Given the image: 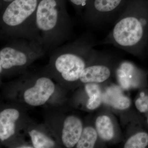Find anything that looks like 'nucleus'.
Listing matches in <instances>:
<instances>
[{
	"instance_id": "1",
	"label": "nucleus",
	"mask_w": 148,
	"mask_h": 148,
	"mask_svg": "<svg viewBox=\"0 0 148 148\" xmlns=\"http://www.w3.org/2000/svg\"><path fill=\"white\" fill-rule=\"evenodd\" d=\"M97 44L93 35L87 33L56 48L53 50L45 73L64 83L79 80L90 59L96 53L94 48Z\"/></svg>"
},
{
	"instance_id": "2",
	"label": "nucleus",
	"mask_w": 148,
	"mask_h": 148,
	"mask_svg": "<svg viewBox=\"0 0 148 148\" xmlns=\"http://www.w3.org/2000/svg\"><path fill=\"white\" fill-rule=\"evenodd\" d=\"M148 41V8L128 3L101 44L110 45L133 54L140 53Z\"/></svg>"
},
{
	"instance_id": "3",
	"label": "nucleus",
	"mask_w": 148,
	"mask_h": 148,
	"mask_svg": "<svg viewBox=\"0 0 148 148\" xmlns=\"http://www.w3.org/2000/svg\"><path fill=\"white\" fill-rule=\"evenodd\" d=\"M35 21L38 36L47 51L53 50L71 38V19L59 0H40Z\"/></svg>"
},
{
	"instance_id": "4",
	"label": "nucleus",
	"mask_w": 148,
	"mask_h": 148,
	"mask_svg": "<svg viewBox=\"0 0 148 148\" xmlns=\"http://www.w3.org/2000/svg\"><path fill=\"white\" fill-rule=\"evenodd\" d=\"M39 2L14 0L2 9L0 15L1 37L7 40L24 38L41 42L35 22Z\"/></svg>"
},
{
	"instance_id": "5",
	"label": "nucleus",
	"mask_w": 148,
	"mask_h": 148,
	"mask_svg": "<svg viewBox=\"0 0 148 148\" xmlns=\"http://www.w3.org/2000/svg\"><path fill=\"white\" fill-rule=\"evenodd\" d=\"M0 50L1 75L18 73L24 71L47 50L42 44L36 40L24 38L8 40Z\"/></svg>"
},
{
	"instance_id": "6",
	"label": "nucleus",
	"mask_w": 148,
	"mask_h": 148,
	"mask_svg": "<svg viewBox=\"0 0 148 148\" xmlns=\"http://www.w3.org/2000/svg\"><path fill=\"white\" fill-rule=\"evenodd\" d=\"M125 0H93L82 13L83 21L92 29L113 26L127 4Z\"/></svg>"
},
{
	"instance_id": "7",
	"label": "nucleus",
	"mask_w": 148,
	"mask_h": 148,
	"mask_svg": "<svg viewBox=\"0 0 148 148\" xmlns=\"http://www.w3.org/2000/svg\"><path fill=\"white\" fill-rule=\"evenodd\" d=\"M45 74V75L37 77L34 85L24 91L23 99L29 106L37 107L44 105L55 91L54 83Z\"/></svg>"
},
{
	"instance_id": "8",
	"label": "nucleus",
	"mask_w": 148,
	"mask_h": 148,
	"mask_svg": "<svg viewBox=\"0 0 148 148\" xmlns=\"http://www.w3.org/2000/svg\"><path fill=\"white\" fill-rule=\"evenodd\" d=\"M81 120L77 117L70 115L63 121L61 132V140L66 148L73 147L77 145L83 131Z\"/></svg>"
},
{
	"instance_id": "9",
	"label": "nucleus",
	"mask_w": 148,
	"mask_h": 148,
	"mask_svg": "<svg viewBox=\"0 0 148 148\" xmlns=\"http://www.w3.org/2000/svg\"><path fill=\"white\" fill-rule=\"evenodd\" d=\"M19 111L14 108L4 109L0 113V139H10L16 132V123L20 118Z\"/></svg>"
},
{
	"instance_id": "10",
	"label": "nucleus",
	"mask_w": 148,
	"mask_h": 148,
	"mask_svg": "<svg viewBox=\"0 0 148 148\" xmlns=\"http://www.w3.org/2000/svg\"><path fill=\"white\" fill-rule=\"evenodd\" d=\"M111 69L105 64H88L83 72L79 80L83 83L104 82L111 76Z\"/></svg>"
},
{
	"instance_id": "11",
	"label": "nucleus",
	"mask_w": 148,
	"mask_h": 148,
	"mask_svg": "<svg viewBox=\"0 0 148 148\" xmlns=\"http://www.w3.org/2000/svg\"><path fill=\"white\" fill-rule=\"evenodd\" d=\"M116 74L121 84L127 88L130 86L131 83H135L138 78L139 72L134 64L128 61H124L116 69Z\"/></svg>"
},
{
	"instance_id": "12",
	"label": "nucleus",
	"mask_w": 148,
	"mask_h": 148,
	"mask_svg": "<svg viewBox=\"0 0 148 148\" xmlns=\"http://www.w3.org/2000/svg\"><path fill=\"white\" fill-rule=\"evenodd\" d=\"M103 99L105 103L118 110H125L129 108L130 105L129 98L123 95L119 88L116 87L109 88L103 96Z\"/></svg>"
},
{
	"instance_id": "13",
	"label": "nucleus",
	"mask_w": 148,
	"mask_h": 148,
	"mask_svg": "<svg viewBox=\"0 0 148 148\" xmlns=\"http://www.w3.org/2000/svg\"><path fill=\"white\" fill-rule=\"evenodd\" d=\"M95 126L97 133L103 140L109 141L114 138V125L109 117L105 115L98 117L95 121Z\"/></svg>"
},
{
	"instance_id": "14",
	"label": "nucleus",
	"mask_w": 148,
	"mask_h": 148,
	"mask_svg": "<svg viewBox=\"0 0 148 148\" xmlns=\"http://www.w3.org/2000/svg\"><path fill=\"white\" fill-rule=\"evenodd\" d=\"M29 134L34 148H50L55 147V142L45 133L39 130H31Z\"/></svg>"
},
{
	"instance_id": "15",
	"label": "nucleus",
	"mask_w": 148,
	"mask_h": 148,
	"mask_svg": "<svg viewBox=\"0 0 148 148\" xmlns=\"http://www.w3.org/2000/svg\"><path fill=\"white\" fill-rule=\"evenodd\" d=\"M85 88L89 97L86 107L89 110H95L101 104L102 95L101 89L98 85L94 83H87L86 85Z\"/></svg>"
},
{
	"instance_id": "16",
	"label": "nucleus",
	"mask_w": 148,
	"mask_h": 148,
	"mask_svg": "<svg viewBox=\"0 0 148 148\" xmlns=\"http://www.w3.org/2000/svg\"><path fill=\"white\" fill-rule=\"evenodd\" d=\"M98 138L97 132L93 127L88 126L83 130L79 140L76 145L77 148L94 147Z\"/></svg>"
},
{
	"instance_id": "17",
	"label": "nucleus",
	"mask_w": 148,
	"mask_h": 148,
	"mask_svg": "<svg viewBox=\"0 0 148 148\" xmlns=\"http://www.w3.org/2000/svg\"><path fill=\"white\" fill-rule=\"evenodd\" d=\"M148 145V134L145 132H139L127 140L125 148H144Z\"/></svg>"
},
{
	"instance_id": "18",
	"label": "nucleus",
	"mask_w": 148,
	"mask_h": 148,
	"mask_svg": "<svg viewBox=\"0 0 148 148\" xmlns=\"http://www.w3.org/2000/svg\"><path fill=\"white\" fill-rule=\"evenodd\" d=\"M135 106L141 112H145L148 110V96L143 95L138 98L135 102Z\"/></svg>"
},
{
	"instance_id": "19",
	"label": "nucleus",
	"mask_w": 148,
	"mask_h": 148,
	"mask_svg": "<svg viewBox=\"0 0 148 148\" xmlns=\"http://www.w3.org/2000/svg\"><path fill=\"white\" fill-rule=\"evenodd\" d=\"M71 2L77 7H86L87 2L89 0H70Z\"/></svg>"
},
{
	"instance_id": "20",
	"label": "nucleus",
	"mask_w": 148,
	"mask_h": 148,
	"mask_svg": "<svg viewBox=\"0 0 148 148\" xmlns=\"http://www.w3.org/2000/svg\"><path fill=\"white\" fill-rule=\"evenodd\" d=\"M18 148H34V147H32V146H29V145H21V146H19V147H18Z\"/></svg>"
},
{
	"instance_id": "21",
	"label": "nucleus",
	"mask_w": 148,
	"mask_h": 148,
	"mask_svg": "<svg viewBox=\"0 0 148 148\" xmlns=\"http://www.w3.org/2000/svg\"><path fill=\"white\" fill-rule=\"evenodd\" d=\"M13 1H14V0H2L3 2L4 3V4H7L8 5L11 2Z\"/></svg>"
},
{
	"instance_id": "22",
	"label": "nucleus",
	"mask_w": 148,
	"mask_h": 148,
	"mask_svg": "<svg viewBox=\"0 0 148 148\" xmlns=\"http://www.w3.org/2000/svg\"><path fill=\"white\" fill-rule=\"evenodd\" d=\"M148 45V43H147V45Z\"/></svg>"
},
{
	"instance_id": "23",
	"label": "nucleus",
	"mask_w": 148,
	"mask_h": 148,
	"mask_svg": "<svg viewBox=\"0 0 148 148\" xmlns=\"http://www.w3.org/2000/svg\"></svg>"
}]
</instances>
